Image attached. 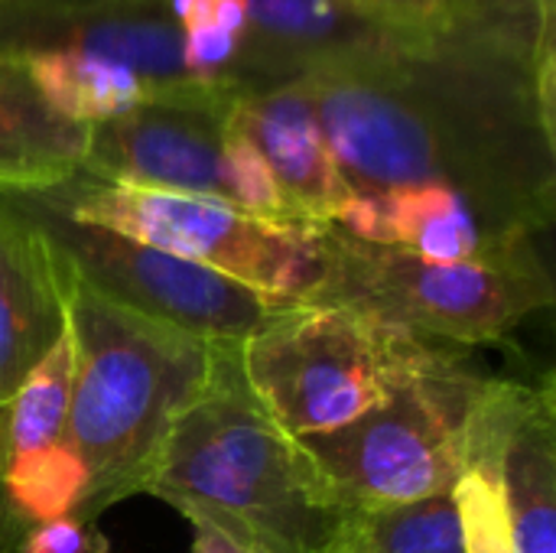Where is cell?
Here are the masks:
<instances>
[{"label":"cell","mask_w":556,"mask_h":553,"mask_svg":"<svg viewBox=\"0 0 556 553\" xmlns=\"http://www.w3.org/2000/svg\"><path fill=\"white\" fill-rule=\"evenodd\" d=\"M556 23L541 33L443 16L407 52L313 75L352 192L446 186L511 238L556 215Z\"/></svg>","instance_id":"obj_1"},{"label":"cell","mask_w":556,"mask_h":553,"mask_svg":"<svg viewBox=\"0 0 556 553\" xmlns=\"http://www.w3.org/2000/svg\"><path fill=\"white\" fill-rule=\"evenodd\" d=\"M143 495L248 553H329L349 515L248 388L238 345H215L208 381L176 417Z\"/></svg>","instance_id":"obj_2"},{"label":"cell","mask_w":556,"mask_h":553,"mask_svg":"<svg viewBox=\"0 0 556 553\" xmlns=\"http://www.w3.org/2000/svg\"><path fill=\"white\" fill-rule=\"evenodd\" d=\"M62 287L75 355L62 443L88 469V495L75 518L94 525L150 482L176 417L208 381L215 342L101 297L65 264Z\"/></svg>","instance_id":"obj_3"},{"label":"cell","mask_w":556,"mask_h":553,"mask_svg":"<svg viewBox=\"0 0 556 553\" xmlns=\"http://www.w3.org/2000/svg\"><path fill=\"white\" fill-rule=\"evenodd\" d=\"M446 349L349 306L287 303L238 345V362L270 420L306 440L381 407Z\"/></svg>","instance_id":"obj_4"},{"label":"cell","mask_w":556,"mask_h":553,"mask_svg":"<svg viewBox=\"0 0 556 553\" xmlns=\"http://www.w3.org/2000/svg\"><path fill=\"white\" fill-rule=\"evenodd\" d=\"M326 277L303 303L349 306L437 345H489L554 306V277L538 241L443 264L326 225Z\"/></svg>","instance_id":"obj_5"},{"label":"cell","mask_w":556,"mask_h":553,"mask_svg":"<svg viewBox=\"0 0 556 553\" xmlns=\"http://www.w3.org/2000/svg\"><path fill=\"white\" fill-rule=\"evenodd\" d=\"M29 196L75 222L121 231L274 300L303 303L326 277V225L261 218L222 199L121 186L85 173Z\"/></svg>","instance_id":"obj_6"},{"label":"cell","mask_w":556,"mask_h":553,"mask_svg":"<svg viewBox=\"0 0 556 553\" xmlns=\"http://www.w3.org/2000/svg\"><path fill=\"white\" fill-rule=\"evenodd\" d=\"M489 378L453 349L358 420L296 440L342 512L453 492L469 469V437Z\"/></svg>","instance_id":"obj_7"},{"label":"cell","mask_w":556,"mask_h":553,"mask_svg":"<svg viewBox=\"0 0 556 553\" xmlns=\"http://www.w3.org/2000/svg\"><path fill=\"white\" fill-rule=\"evenodd\" d=\"M49 241L55 257L101 297L215 345H241L290 300L264 297L231 277L134 241L121 231L75 222L29 192H3Z\"/></svg>","instance_id":"obj_8"},{"label":"cell","mask_w":556,"mask_h":553,"mask_svg":"<svg viewBox=\"0 0 556 553\" xmlns=\"http://www.w3.org/2000/svg\"><path fill=\"white\" fill-rule=\"evenodd\" d=\"M98 52L130 65L156 101L228 111L244 95L231 78L202 81L182 65V29L166 0H101V3H29L0 7V59L39 52Z\"/></svg>","instance_id":"obj_9"},{"label":"cell","mask_w":556,"mask_h":553,"mask_svg":"<svg viewBox=\"0 0 556 553\" xmlns=\"http://www.w3.org/2000/svg\"><path fill=\"white\" fill-rule=\"evenodd\" d=\"M433 26H404L349 0H248L228 78L241 91L303 81L417 46Z\"/></svg>","instance_id":"obj_10"},{"label":"cell","mask_w":556,"mask_h":553,"mask_svg":"<svg viewBox=\"0 0 556 553\" xmlns=\"http://www.w3.org/2000/svg\"><path fill=\"white\" fill-rule=\"evenodd\" d=\"M489 463L502 482L515 553H556L554 381L489 378L469 437V463Z\"/></svg>","instance_id":"obj_11"},{"label":"cell","mask_w":556,"mask_h":553,"mask_svg":"<svg viewBox=\"0 0 556 553\" xmlns=\"http://www.w3.org/2000/svg\"><path fill=\"white\" fill-rule=\"evenodd\" d=\"M225 117L228 111L218 108L147 101L121 117L88 127L85 163L78 173L121 186L228 202L222 183Z\"/></svg>","instance_id":"obj_12"},{"label":"cell","mask_w":556,"mask_h":553,"mask_svg":"<svg viewBox=\"0 0 556 553\" xmlns=\"http://www.w3.org/2000/svg\"><path fill=\"white\" fill-rule=\"evenodd\" d=\"M228 121L264 153L293 218L326 225L355 196L329 150L313 95L303 81L238 95L228 108Z\"/></svg>","instance_id":"obj_13"},{"label":"cell","mask_w":556,"mask_h":553,"mask_svg":"<svg viewBox=\"0 0 556 553\" xmlns=\"http://www.w3.org/2000/svg\"><path fill=\"white\" fill-rule=\"evenodd\" d=\"M339 231L384 248H401L427 261H479L534 238L505 235L466 196L446 186H397L355 192L332 222Z\"/></svg>","instance_id":"obj_14"},{"label":"cell","mask_w":556,"mask_h":553,"mask_svg":"<svg viewBox=\"0 0 556 553\" xmlns=\"http://www.w3.org/2000/svg\"><path fill=\"white\" fill-rule=\"evenodd\" d=\"M62 332V264L42 231L0 192V427L16 385Z\"/></svg>","instance_id":"obj_15"},{"label":"cell","mask_w":556,"mask_h":553,"mask_svg":"<svg viewBox=\"0 0 556 553\" xmlns=\"http://www.w3.org/2000/svg\"><path fill=\"white\" fill-rule=\"evenodd\" d=\"M88 147V127L59 117L23 62L0 59V192H42L68 183Z\"/></svg>","instance_id":"obj_16"},{"label":"cell","mask_w":556,"mask_h":553,"mask_svg":"<svg viewBox=\"0 0 556 553\" xmlns=\"http://www.w3.org/2000/svg\"><path fill=\"white\" fill-rule=\"evenodd\" d=\"M42 101L78 127H94L121 117L147 101H156L153 88L124 62L98 52H39L20 59Z\"/></svg>","instance_id":"obj_17"},{"label":"cell","mask_w":556,"mask_h":553,"mask_svg":"<svg viewBox=\"0 0 556 553\" xmlns=\"http://www.w3.org/2000/svg\"><path fill=\"white\" fill-rule=\"evenodd\" d=\"M329 553H463L453 492L349 512Z\"/></svg>","instance_id":"obj_18"},{"label":"cell","mask_w":556,"mask_h":553,"mask_svg":"<svg viewBox=\"0 0 556 553\" xmlns=\"http://www.w3.org/2000/svg\"><path fill=\"white\" fill-rule=\"evenodd\" d=\"M72 378H75V355H72V336L65 329L59 342L26 372V378L16 385L3 411V427H0L3 463H10V456L65 440Z\"/></svg>","instance_id":"obj_19"},{"label":"cell","mask_w":556,"mask_h":553,"mask_svg":"<svg viewBox=\"0 0 556 553\" xmlns=\"http://www.w3.org/2000/svg\"><path fill=\"white\" fill-rule=\"evenodd\" d=\"M3 489L16 518L36 528L78 515L88 495V469L65 443H52L10 456L3 469Z\"/></svg>","instance_id":"obj_20"},{"label":"cell","mask_w":556,"mask_h":553,"mask_svg":"<svg viewBox=\"0 0 556 553\" xmlns=\"http://www.w3.org/2000/svg\"><path fill=\"white\" fill-rule=\"evenodd\" d=\"M453 502L459 512L463 553H515L505 492L489 463H469L453 486Z\"/></svg>","instance_id":"obj_21"},{"label":"cell","mask_w":556,"mask_h":553,"mask_svg":"<svg viewBox=\"0 0 556 553\" xmlns=\"http://www.w3.org/2000/svg\"><path fill=\"white\" fill-rule=\"evenodd\" d=\"M222 183H225V199L235 209L248 215H261V218L300 222L293 218L264 153L228 117H225V137H222Z\"/></svg>","instance_id":"obj_22"},{"label":"cell","mask_w":556,"mask_h":553,"mask_svg":"<svg viewBox=\"0 0 556 553\" xmlns=\"http://www.w3.org/2000/svg\"><path fill=\"white\" fill-rule=\"evenodd\" d=\"M443 16L538 33L541 26L556 20V0H453Z\"/></svg>","instance_id":"obj_23"},{"label":"cell","mask_w":556,"mask_h":553,"mask_svg":"<svg viewBox=\"0 0 556 553\" xmlns=\"http://www.w3.org/2000/svg\"><path fill=\"white\" fill-rule=\"evenodd\" d=\"M241 36L218 26H189L182 29V65L192 78L215 81L228 78V68L238 55Z\"/></svg>","instance_id":"obj_24"},{"label":"cell","mask_w":556,"mask_h":553,"mask_svg":"<svg viewBox=\"0 0 556 553\" xmlns=\"http://www.w3.org/2000/svg\"><path fill=\"white\" fill-rule=\"evenodd\" d=\"M20 553H114L104 535L78 518H59L49 525H36L26 541L20 544Z\"/></svg>","instance_id":"obj_25"},{"label":"cell","mask_w":556,"mask_h":553,"mask_svg":"<svg viewBox=\"0 0 556 553\" xmlns=\"http://www.w3.org/2000/svg\"><path fill=\"white\" fill-rule=\"evenodd\" d=\"M189 26H218L225 33L241 36L248 26V0H189L179 29Z\"/></svg>","instance_id":"obj_26"},{"label":"cell","mask_w":556,"mask_h":553,"mask_svg":"<svg viewBox=\"0 0 556 553\" xmlns=\"http://www.w3.org/2000/svg\"><path fill=\"white\" fill-rule=\"evenodd\" d=\"M349 3L404 26H437L443 20V0H349Z\"/></svg>","instance_id":"obj_27"},{"label":"cell","mask_w":556,"mask_h":553,"mask_svg":"<svg viewBox=\"0 0 556 553\" xmlns=\"http://www.w3.org/2000/svg\"><path fill=\"white\" fill-rule=\"evenodd\" d=\"M33 528L23 525L16 518V512L7 502V489H3V453H0V553H20V544L26 541Z\"/></svg>","instance_id":"obj_28"},{"label":"cell","mask_w":556,"mask_h":553,"mask_svg":"<svg viewBox=\"0 0 556 553\" xmlns=\"http://www.w3.org/2000/svg\"><path fill=\"white\" fill-rule=\"evenodd\" d=\"M192 553H248L241 544H235L228 535L205 521H192Z\"/></svg>","instance_id":"obj_29"},{"label":"cell","mask_w":556,"mask_h":553,"mask_svg":"<svg viewBox=\"0 0 556 553\" xmlns=\"http://www.w3.org/2000/svg\"><path fill=\"white\" fill-rule=\"evenodd\" d=\"M29 3H101V0H0V7H29Z\"/></svg>","instance_id":"obj_30"},{"label":"cell","mask_w":556,"mask_h":553,"mask_svg":"<svg viewBox=\"0 0 556 553\" xmlns=\"http://www.w3.org/2000/svg\"><path fill=\"white\" fill-rule=\"evenodd\" d=\"M450 3H453V0H443V10H446V7H450Z\"/></svg>","instance_id":"obj_31"}]
</instances>
